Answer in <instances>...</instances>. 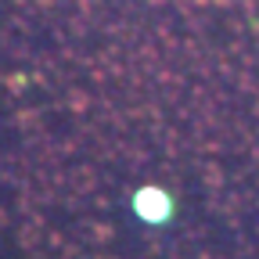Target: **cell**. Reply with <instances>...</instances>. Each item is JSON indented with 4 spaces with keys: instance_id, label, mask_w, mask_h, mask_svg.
Wrapping results in <instances>:
<instances>
[{
    "instance_id": "obj_1",
    "label": "cell",
    "mask_w": 259,
    "mask_h": 259,
    "mask_svg": "<svg viewBox=\"0 0 259 259\" xmlns=\"http://www.w3.org/2000/svg\"><path fill=\"white\" fill-rule=\"evenodd\" d=\"M130 212L144 227H169L177 220V194L166 184H141L130 194Z\"/></svg>"
}]
</instances>
